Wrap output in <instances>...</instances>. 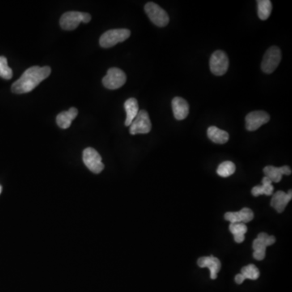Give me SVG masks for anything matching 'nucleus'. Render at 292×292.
Instances as JSON below:
<instances>
[{
    "label": "nucleus",
    "mask_w": 292,
    "mask_h": 292,
    "mask_svg": "<svg viewBox=\"0 0 292 292\" xmlns=\"http://www.w3.org/2000/svg\"><path fill=\"white\" fill-rule=\"evenodd\" d=\"M52 73L48 66L31 67L22 74L18 81L12 86V92L14 94H22L35 90L37 86L44 80L47 79Z\"/></svg>",
    "instance_id": "f257e3e1"
},
{
    "label": "nucleus",
    "mask_w": 292,
    "mask_h": 292,
    "mask_svg": "<svg viewBox=\"0 0 292 292\" xmlns=\"http://www.w3.org/2000/svg\"><path fill=\"white\" fill-rule=\"evenodd\" d=\"M91 21V15L89 13L80 12H68L60 18L61 28L64 30H73L77 29L81 22L89 23Z\"/></svg>",
    "instance_id": "f03ea898"
},
{
    "label": "nucleus",
    "mask_w": 292,
    "mask_h": 292,
    "mask_svg": "<svg viewBox=\"0 0 292 292\" xmlns=\"http://www.w3.org/2000/svg\"><path fill=\"white\" fill-rule=\"evenodd\" d=\"M130 30L127 29H115L108 30L101 36L99 43L103 48H110L118 43H123L130 37Z\"/></svg>",
    "instance_id": "7ed1b4c3"
},
{
    "label": "nucleus",
    "mask_w": 292,
    "mask_h": 292,
    "mask_svg": "<svg viewBox=\"0 0 292 292\" xmlns=\"http://www.w3.org/2000/svg\"><path fill=\"white\" fill-rule=\"evenodd\" d=\"M145 12L155 26L158 27H165L169 23V16L160 6L154 3L149 2L145 6Z\"/></svg>",
    "instance_id": "20e7f679"
},
{
    "label": "nucleus",
    "mask_w": 292,
    "mask_h": 292,
    "mask_svg": "<svg viewBox=\"0 0 292 292\" xmlns=\"http://www.w3.org/2000/svg\"><path fill=\"white\" fill-rule=\"evenodd\" d=\"M281 60V53L277 47H271L267 50L261 63V70L266 74L273 73L279 65Z\"/></svg>",
    "instance_id": "39448f33"
},
{
    "label": "nucleus",
    "mask_w": 292,
    "mask_h": 292,
    "mask_svg": "<svg viewBox=\"0 0 292 292\" xmlns=\"http://www.w3.org/2000/svg\"><path fill=\"white\" fill-rule=\"evenodd\" d=\"M126 74L117 68H111L103 79V86L108 90H117L126 83Z\"/></svg>",
    "instance_id": "423d86ee"
},
{
    "label": "nucleus",
    "mask_w": 292,
    "mask_h": 292,
    "mask_svg": "<svg viewBox=\"0 0 292 292\" xmlns=\"http://www.w3.org/2000/svg\"><path fill=\"white\" fill-rule=\"evenodd\" d=\"M129 127L131 135L149 133L151 131L152 124L147 111L145 110L139 111L138 114Z\"/></svg>",
    "instance_id": "0eeeda50"
},
{
    "label": "nucleus",
    "mask_w": 292,
    "mask_h": 292,
    "mask_svg": "<svg viewBox=\"0 0 292 292\" xmlns=\"http://www.w3.org/2000/svg\"><path fill=\"white\" fill-rule=\"evenodd\" d=\"M209 68L213 75L222 76L227 72L229 68L228 57L222 51L213 52L209 60Z\"/></svg>",
    "instance_id": "6e6552de"
},
{
    "label": "nucleus",
    "mask_w": 292,
    "mask_h": 292,
    "mask_svg": "<svg viewBox=\"0 0 292 292\" xmlns=\"http://www.w3.org/2000/svg\"><path fill=\"white\" fill-rule=\"evenodd\" d=\"M83 161L88 169L95 174H99L104 169V164L102 162V157L93 148H86L84 150Z\"/></svg>",
    "instance_id": "1a4fd4ad"
},
{
    "label": "nucleus",
    "mask_w": 292,
    "mask_h": 292,
    "mask_svg": "<svg viewBox=\"0 0 292 292\" xmlns=\"http://www.w3.org/2000/svg\"><path fill=\"white\" fill-rule=\"evenodd\" d=\"M270 116L265 111H256L247 114L245 118L246 129L250 132L257 130L258 128L267 124Z\"/></svg>",
    "instance_id": "9d476101"
},
{
    "label": "nucleus",
    "mask_w": 292,
    "mask_h": 292,
    "mask_svg": "<svg viewBox=\"0 0 292 292\" xmlns=\"http://www.w3.org/2000/svg\"><path fill=\"white\" fill-rule=\"evenodd\" d=\"M197 264L201 268H208L210 271V278L214 280L217 278V275L221 269V262L215 256H202L199 258Z\"/></svg>",
    "instance_id": "9b49d317"
},
{
    "label": "nucleus",
    "mask_w": 292,
    "mask_h": 292,
    "mask_svg": "<svg viewBox=\"0 0 292 292\" xmlns=\"http://www.w3.org/2000/svg\"><path fill=\"white\" fill-rule=\"evenodd\" d=\"M291 198V190H290L287 193L282 191H277L273 194V198L271 200L270 205L274 208L276 211L282 213Z\"/></svg>",
    "instance_id": "f8f14e48"
},
{
    "label": "nucleus",
    "mask_w": 292,
    "mask_h": 292,
    "mask_svg": "<svg viewBox=\"0 0 292 292\" xmlns=\"http://www.w3.org/2000/svg\"><path fill=\"white\" fill-rule=\"evenodd\" d=\"M264 175L266 177L270 179L272 183H278L281 181L282 175H290L291 174V170L288 166L276 167L273 166H267L263 170Z\"/></svg>",
    "instance_id": "ddd939ff"
},
{
    "label": "nucleus",
    "mask_w": 292,
    "mask_h": 292,
    "mask_svg": "<svg viewBox=\"0 0 292 292\" xmlns=\"http://www.w3.org/2000/svg\"><path fill=\"white\" fill-rule=\"evenodd\" d=\"M171 105L174 116L176 120H183L187 118L189 114V105L185 99L180 97H175L173 98Z\"/></svg>",
    "instance_id": "4468645a"
},
{
    "label": "nucleus",
    "mask_w": 292,
    "mask_h": 292,
    "mask_svg": "<svg viewBox=\"0 0 292 292\" xmlns=\"http://www.w3.org/2000/svg\"><path fill=\"white\" fill-rule=\"evenodd\" d=\"M78 115V110L75 107H71L68 111H63L60 112L56 117V123L58 126L63 129H67L71 126L72 122L73 121L75 118L77 117Z\"/></svg>",
    "instance_id": "2eb2a0df"
},
{
    "label": "nucleus",
    "mask_w": 292,
    "mask_h": 292,
    "mask_svg": "<svg viewBox=\"0 0 292 292\" xmlns=\"http://www.w3.org/2000/svg\"><path fill=\"white\" fill-rule=\"evenodd\" d=\"M207 136L213 143L223 145L229 140L228 132L222 130L215 126L209 127L207 130Z\"/></svg>",
    "instance_id": "dca6fc26"
},
{
    "label": "nucleus",
    "mask_w": 292,
    "mask_h": 292,
    "mask_svg": "<svg viewBox=\"0 0 292 292\" xmlns=\"http://www.w3.org/2000/svg\"><path fill=\"white\" fill-rule=\"evenodd\" d=\"M124 109L126 111L127 113L125 125L127 127H129L139 112V105L137 99L134 98L128 99L124 103Z\"/></svg>",
    "instance_id": "f3484780"
},
{
    "label": "nucleus",
    "mask_w": 292,
    "mask_h": 292,
    "mask_svg": "<svg viewBox=\"0 0 292 292\" xmlns=\"http://www.w3.org/2000/svg\"><path fill=\"white\" fill-rule=\"evenodd\" d=\"M258 17L260 20L268 19L272 12V3L269 0H258Z\"/></svg>",
    "instance_id": "a211bd4d"
},
{
    "label": "nucleus",
    "mask_w": 292,
    "mask_h": 292,
    "mask_svg": "<svg viewBox=\"0 0 292 292\" xmlns=\"http://www.w3.org/2000/svg\"><path fill=\"white\" fill-rule=\"evenodd\" d=\"M235 172V165L230 161H226L221 163L217 169L218 175L222 178H227Z\"/></svg>",
    "instance_id": "6ab92c4d"
},
{
    "label": "nucleus",
    "mask_w": 292,
    "mask_h": 292,
    "mask_svg": "<svg viewBox=\"0 0 292 292\" xmlns=\"http://www.w3.org/2000/svg\"><path fill=\"white\" fill-rule=\"evenodd\" d=\"M241 273L245 279L256 280L260 276V271L254 264H248L241 269Z\"/></svg>",
    "instance_id": "aec40b11"
},
{
    "label": "nucleus",
    "mask_w": 292,
    "mask_h": 292,
    "mask_svg": "<svg viewBox=\"0 0 292 292\" xmlns=\"http://www.w3.org/2000/svg\"><path fill=\"white\" fill-rule=\"evenodd\" d=\"M13 70L8 64V60L5 56H0V77L3 79L10 80L13 77Z\"/></svg>",
    "instance_id": "412c9836"
},
{
    "label": "nucleus",
    "mask_w": 292,
    "mask_h": 292,
    "mask_svg": "<svg viewBox=\"0 0 292 292\" xmlns=\"http://www.w3.org/2000/svg\"><path fill=\"white\" fill-rule=\"evenodd\" d=\"M229 230L232 233L233 235H245V233L247 231V227L243 222H238V223L230 224Z\"/></svg>",
    "instance_id": "4be33fe9"
},
{
    "label": "nucleus",
    "mask_w": 292,
    "mask_h": 292,
    "mask_svg": "<svg viewBox=\"0 0 292 292\" xmlns=\"http://www.w3.org/2000/svg\"><path fill=\"white\" fill-rule=\"evenodd\" d=\"M239 216H240L241 222L243 223H247L251 222L254 218L253 212L248 208H243L239 211Z\"/></svg>",
    "instance_id": "5701e85b"
},
{
    "label": "nucleus",
    "mask_w": 292,
    "mask_h": 292,
    "mask_svg": "<svg viewBox=\"0 0 292 292\" xmlns=\"http://www.w3.org/2000/svg\"><path fill=\"white\" fill-rule=\"evenodd\" d=\"M225 219L227 220L230 224L241 222L239 212H228L225 214Z\"/></svg>",
    "instance_id": "b1692460"
},
{
    "label": "nucleus",
    "mask_w": 292,
    "mask_h": 292,
    "mask_svg": "<svg viewBox=\"0 0 292 292\" xmlns=\"http://www.w3.org/2000/svg\"><path fill=\"white\" fill-rule=\"evenodd\" d=\"M266 243L265 241L256 238L252 243V248L254 251H266Z\"/></svg>",
    "instance_id": "393cba45"
},
{
    "label": "nucleus",
    "mask_w": 292,
    "mask_h": 292,
    "mask_svg": "<svg viewBox=\"0 0 292 292\" xmlns=\"http://www.w3.org/2000/svg\"><path fill=\"white\" fill-rule=\"evenodd\" d=\"M263 188V193L266 196L273 195V187L272 184H267V185H261Z\"/></svg>",
    "instance_id": "a878e982"
},
{
    "label": "nucleus",
    "mask_w": 292,
    "mask_h": 292,
    "mask_svg": "<svg viewBox=\"0 0 292 292\" xmlns=\"http://www.w3.org/2000/svg\"><path fill=\"white\" fill-rule=\"evenodd\" d=\"M252 194L253 196H259L260 195H264L263 193L262 186H255L252 189Z\"/></svg>",
    "instance_id": "bb28decb"
},
{
    "label": "nucleus",
    "mask_w": 292,
    "mask_h": 292,
    "mask_svg": "<svg viewBox=\"0 0 292 292\" xmlns=\"http://www.w3.org/2000/svg\"><path fill=\"white\" fill-rule=\"evenodd\" d=\"M266 251H254L253 257L257 260H264Z\"/></svg>",
    "instance_id": "cd10ccee"
},
{
    "label": "nucleus",
    "mask_w": 292,
    "mask_h": 292,
    "mask_svg": "<svg viewBox=\"0 0 292 292\" xmlns=\"http://www.w3.org/2000/svg\"><path fill=\"white\" fill-rule=\"evenodd\" d=\"M235 280L237 284H242L244 281V280H245V277H243L242 273H239V274H237L235 276Z\"/></svg>",
    "instance_id": "c85d7f7f"
},
{
    "label": "nucleus",
    "mask_w": 292,
    "mask_h": 292,
    "mask_svg": "<svg viewBox=\"0 0 292 292\" xmlns=\"http://www.w3.org/2000/svg\"><path fill=\"white\" fill-rule=\"evenodd\" d=\"M275 242H276V238L273 235H271V236L268 237V239L265 241V243H266L267 247H269V246L273 245Z\"/></svg>",
    "instance_id": "c756f323"
},
{
    "label": "nucleus",
    "mask_w": 292,
    "mask_h": 292,
    "mask_svg": "<svg viewBox=\"0 0 292 292\" xmlns=\"http://www.w3.org/2000/svg\"><path fill=\"white\" fill-rule=\"evenodd\" d=\"M234 239L237 243H243L245 239V236L244 235H234Z\"/></svg>",
    "instance_id": "7c9ffc66"
},
{
    "label": "nucleus",
    "mask_w": 292,
    "mask_h": 292,
    "mask_svg": "<svg viewBox=\"0 0 292 292\" xmlns=\"http://www.w3.org/2000/svg\"><path fill=\"white\" fill-rule=\"evenodd\" d=\"M269 235H267L266 233H260L259 235H258L257 238L258 239H261L263 241H266V239H268V237Z\"/></svg>",
    "instance_id": "2f4dec72"
},
{
    "label": "nucleus",
    "mask_w": 292,
    "mask_h": 292,
    "mask_svg": "<svg viewBox=\"0 0 292 292\" xmlns=\"http://www.w3.org/2000/svg\"><path fill=\"white\" fill-rule=\"evenodd\" d=\"M267 184H272V181L269 178L264 176L262 179V185H267Z\"/></svg>",
    "instance_id": "473e14b6"
},
{
    "label": "nucleus",
    "mask_w": 292,
    "mask_h": 292,
    "mask_svg": "<svg viewBox=\"0 0 292 292\" xmlns=\"http://www.w3.org/2000/svg\"><path fill=\"white\" fill-rule=\"evenodd\" d=\"M1 191H2V187L0 186V193H1Z\"/></svg>",
    "instance_id": "72a5a7b5"
}]
</instances>
